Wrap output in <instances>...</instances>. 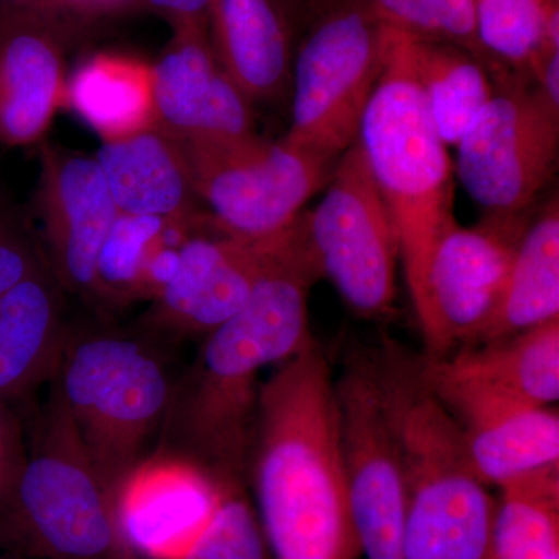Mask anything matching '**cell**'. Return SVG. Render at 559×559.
<instances>
[{
	"mask_svg": "<svg viewBox=\"0 0 559 559\" xmlns=\"http://www.w3.org/2000/svg\"><path fill=\"white\" fill-rule=\"evenodd\" d=\"M143 2L173 24L178 21L207 17L213 0H143Z\"/></svg>",
	"mask_w": 559,
	"mask_h": 559,
	"instance_id": "obj_34",
	"label": "cell"
},
{
	"mask_svg": "<svg viewBox=\"0 0 559 559\" xmlns=\"http://www.w3.org/2000/svg\"><path fill=\"white\" fill-rule=\"evenodd\" d=\"M533 209L455 223L437 242L417 314L430 359H444L479 340L498 308L514 253Z\"/></svg>",
	"mask_w": 559,
	"mask_h": 559,
	"instance_id": "obj_13",
	"label": "cell"
},
{
	"mask_svg": "<svg viewBox=\"0 0 559 559\" xmlns=\"http://www.w3.org/2000/svg\"><path fill=\"white\" fill-rule=\"evenodd\" d=\"M550 0H473L474 32L492 80L507 75L533 80L546 51L544 27Z\"/></svg>",
	"mask_w": 559,
	"mask_h": 559,
	"instance_id": "obj_28",
	"label": "cell"
},
{
	"mask_svg": "<svg viewBox=\"0 0 559 559\" xmlns=\"http://www.w3.org/2000/svg\"><path fill=\"white\" fill-rule=\"evenodd\" d=\"M325 194L305 212L322 277L362 319H382L396 299L400 237L358 140L334 165Z\"/></svg>",
	"mask_w": 559,
	"mask_h": 559,
	"instance_id": "obj_10",
	"label": "cell"
},
{
	"mask_svg": "<svg viewBox=\"0 0 559 559\" xmlns=\"http://www.w3.org/2000/svg\"><path fill=\"white\" fill-rule=\"evenodd\" d=\"M35 207L55 278L95 300L98 257L120 213L95 156L40 142Z\"/></svg>",
	"mask_w": 559,
	"mask_h": 559,
	"instance_id": "obj_15",
	"label": "cell"
},
{
	"mask_svg": "<svg viewBox=\"0 0 559 559\" xmlns=\"http://www.w3.org/2000/svg\"><path fill=\"white\" fill-rule=\"evenodd\" d=\"M205 216L207 212L175 219L119 213L98 257L95 300L114 307L153 301L154 274L162 253L189 240Z\"/></svg>",
	"mask_w": 559,
	"mask_h": 559,
	"instance_id": "obj_26",
	"label": "cell"
},
{
	"mask_svg": "<svg viewBox=\"0 0 559 559\" xmlns=\"http://www.w3.org/2000/svg\"><path fill=\"white\" fill-rule=\"evenodd\" d=\"M495 86L455 145V171L484 215H522L539 204L557 173L559 110L524 76H502Z\"/></svg>",
	"mask_w": 559,
	"mask_h": 559,
	"instance_id": "obj_9",
	"label": "cell"
},
{
	"mask_svg": "<svg viewBox=\"0 0 559 559\" xmlns=\"http://www.w3.org/2000/svg\"><path fill=\"white\" fill-rule=\"evenodd\" d=\"M305 210L274 237H237L216 227L209 212L180 248L179 263L146 312L145 326L170 336H205L248 304L261 280L307 241Z\"/></svg>",
	"mask_w": 559,
	"mask_h": 559,
	"instance_id": "obj_12",
	"label": "cell"
},
{
	"mask_svg": "<svg viewBox=\"0 0 559 559\" xmlns=\"http://www.w3.org/2000/svg\"><path fill=\"white\" fill-rule=\"evenodd\" d=\"M53 390L110 492L148 457L170 407L173 384L153 349L110 333L69 336Z\"/></svg>",
	"mask_w": 559,
	"mask_h": 559,
	"instance_id": "obj_5",
	"label": "cell"
},
{
	"mask_svg": "<svg viewBox=\"0 0 559 559\" xmlns=\"http://www.w3.org/2000/svg\"><path fill=\"white\" fill-rule=\"evenodd\" d=\"M28 455V441L11 400L0 396V521L9 513Z\"/></svg>",
	"mask_w": 559,
	"mask_h": 559,
	"instance_id": "obj_32",
	"label": "cell"
},
{
	"mask_svg": "<svg viewBox=\"0 0 559 559\" xmlns=\"http://www.w3.org/2000/svg\"><path fill=\"white\" fill-rule=\"evenodd\" d=\"M419 362L426 384L457 423L474 469L488 487L559 465L557 409L459 377L440 360Z\"/></svg>",
	"mask_w": 559,
	"mask_h": 559,
	"instance_id": "obj_14",
	"label": "cell"
},
{
	"mask_svg": "<svg viewBox=\"0 0 559 559\" xmlns=\"http://www.w3.org/2000/svg\"><path fill=\"white\" fill-rule=\"evenodd\" d=\"M437 360L459 377L551 406L559 399V319Z\"/></svg>",
	"mask_w": 559,
	"mask_h": 559,
	"instance_id": "obj_25",
	"label": "cell"
},
{
	"mask_svg": "<svg viewBox=\"0 0 559 559\" xmlns=\"http://www.w3.org/2000/svg\"><path fill=\"white\" fill-rule=\"evenodd\" d=\"M50 267L44 250L9 210L0 209V299Z\"/></svg>",
	"mask_w": 559,
	"mask_h": 559,
	"instance_id": "obj_31",
	"label": "cell"
},
{
	"mask_svg": "<svg viewBox=\"0 0 559 559\" xmlns=\"http://www.w3.org/2000/svg\"><path fill=\"white\" fill-rule=\"evenodd\" d=\"M170 25V40L151 62L157 127L175 139L255 134L253 103L221 68L207 17Z\"/></svg>",
	"mask_w": 559,
	"mask_h": 559,
	"instance_id": "obj_17",
	"label": "cell"
},
{
	"mask_svg": "<svg viewBox=\"0 0 559 559\" xmlns=\"http://www.w3.org/2000/svg\"><path fill=\"white\" fill-rule=\"evenodd\" d=\"M499 489L489 559H559V465Z\"/></svg>",
	"mask_w": 559,
	"mask_h": 559,
	"instance_id": "obj_27",
	"label": "cell"
},
{
	"mask_svg": "<svg viewBox=\"0 0 559 559\" xmlns=\"http://www.w3.org/2000/svg\"><path fill=\"white\" fill-rule=\"evenodd\" d=\"M280 10L288 17L289 24L293 25L294 32L299 33L301 17H304L305 9H307L310 0H275Z\"/></svg>",
	"mask_w": 559,
	"mask_h": 559,
	"instance_id": "obj_35",
	"label": "cell"
},
{
	"mask_svg": "<svg viewBox=\"0 0 559 559\" xmlns=\"http://www.w3.org/2000/svg\"><path fill=\"white\" fill-rule=\"evenodd\" d=\"M342 466L359 554L403 559L406 485L395 426L373 358L353 359L334 380Z\"/></svg>",
	"mask_w": 559,
	"mask_h": 559,
	"instance_id": "obj_11",
	"label": "cell"
},
{
	"mask_svg": "<svg viewBox=\"0 0 559 559\" xmlns=\"http://www.w3.org/2000/svg\"><path fill=\"white\" fill-rule=\"evenodd\" d=\"M61 289L46 267L0 299L2 399H20L53 377L69 337Z\"/></svg>",
	"mask_w": 559,
	"mask_h": 559,
	"instance_id": "obj_21",
	"label": "cell"
},
{
	"mask_svg": "<svg viewBox=\"0 0 559 559\" xmlns=\"http://www.w3.org/2000/svg\"><path fill=\"white\" fill-rule=\"evenodd\" d=\"M400 36L437 134L444 145H457L495 94L491 73L476 55L455 44Z\"/></svg>",
	"mask_w": 559,
	"mask_h": 559,
	"instance_id": "obj_24",
	"label": "cell"
},
{
	"mask_svg": "<svg viewBox=\"0 0 559 559\" xmlns=\"http://www.w3.org/2000/svg\"><path fill=\"white\" fill-rule=\"evenodd\" d=\"M248 476L272 559H358L334 378L316 342L261 384Z\"/></svg>",
	"mask_w": 559,
	"mask_h": 559,
	"instance_id": "obj_2",
	"label": "cell"
},
{
	"mask_svg": "<svg viewBox=\"0 0 559 559\" xmlns=\"http://www.w3.org/2000/svg\"><path fill=\"white\" fill-rule=\"evenodd\" d=\"M105 13L95 0H0V20L10 16H40L80 25Z\"/></svg>",
	"mask_w": 559,
	"mask_h": 559,
	"instance_id": "obj_33",
	"label": "cell"
},
{
	"mask_svg": "<svg viewBox=\"0 0 559 559\" xmlns=\"http://www.w3.org/2000/svg\"><path fill=\"white\" fill-rule=\"evenodd\" d=\"M94 156L120 213L175 219L205 212L179 143L159 127L102 143Z\"/></svg>",
	"mask_w": 559,
	"mask_h": 559,
	"instance_id": "obj_20",
	"label": "cell"
},
{
	"mask_svg": "<svg viewBox=\"0 0 559 559\" xmlns=\"http://www.w3.org/2000/svg\"><path fill=\"white\" fill-rule=\"evenodd\" d=\"M390 31L409 38L455 44L481 61L473 0H353ZM484 62V61H481Z\"/></svg>",
	"mask_w": 559,
	"mask_h": 559,
	"instance_id": "obj_29",
	"label": "cell"
},
{
	"mask_svg": "<svg viewBox=\"0 0 559 559\" xmlns=\"http://www.w3.org/2000/svg\"><path fill=\"white\" fill-rule=\"evenodd\" d=\"M207 22L221 68L253 105L289 98L297 35L275 0H213Z\"/></svg>",
	"mask_w": 559,
	"mask_h": 559,
	"instance_id": "obj_19",
	"label": "cell"
},
{
	"mask_svg": "<svg viewBox=\"0 0 559 559\" xmlns=\"http://www.w3.org/2000/svg\"><path fill=\"white\" fill-rule=\"evenodd\" d=\"M176 142L194 193L216 227L250 240L289 229L305 204L325 189L336 165L257 132L245 138Z\"/></svg>",
	"mask_w": 559,
	"mask_h": 559,
	"instance_id": "obj_8",
	"label": "cell"
},
{
	"mask_svg": "<svg viewBox=\"0 0 559 559\" xmlns=\"http://www.w3.org/2000/svg\"><path fill=\"white\" fill-rule=\"evenodd\" d=\"M393 32V31H392ZM358 143L400 237V255L417 310L437 242L457 223L448 146L437 134L400 33L371 95Z\"/></svg>",
	"mask_w": 559,
	"mask_h": 559,
	"instance_id": "obj_4",
	"label": "cell"
},
{
	"mask_svg": "<svg viewBox=\"0 0 559 559\" xmlns=\"http://www.w3.org/2000/svg\"><path fill=\"white\" fill-rule=\"evenodd\" d=\"M66 109L87 124L102 143L157 127L153 66L131 55L100 51L70 73Z\"/></svg>",
	"mask_w": 559,
	"mask_h": 559,
	"instance_id": "obj_22",
	"label": "cell"
},
{
	"mask_svg": "<svg viewBox=\"0 0 559 559\" xmlns=\"http://www.w3.org/2000/svg\"><path fill=\"white\" fill-rule=\"evenodd\" d=\"M371 358L403 460V559H488L496 499L457 423L426 384L418 358L390 341Z\"/></svg>",
	"mask_w": 559,
	"mask_h": 559,
	"instance_id": "obj_3",
	"label": "cell"
},
{
	"mask_svg": "<svg viewBox=\"0 0 559 559\" xmlns=\"http://www.w3.org/2000/svg\"><path fill=\"white\" fill-rule=\"evenodd\" d=\"M320 278L307 238L261 280L242 310L205 334L189 373L173 385L162 451L200 463L224 484L241 485L249 474L261 373L314 342L308 297Z\"/></svg>",
	"mask_w": 559,
	"mask_h": 559,
	"instance_id": "obj_1",
	"label": "cell"
},
{
	"mask_svg": "<svg viewBox=\"0 0 559 559\" xmlns=\"http://www.w3.org/2000/svg\"><path fill=\"white\" fill-rule=\"evenodd\" d=\"M183 559H272L259 514L241 485H227L207 527Z\"/></svg>",
	"mask_w": 559,
	"mask_h": 559,
	"instance_id": "obj_30",
	"label": "cell"
},
{
	"mask_svg": "<svg viewBox=\"0 0 559 559\" xmlns=\"http://www.w3.org/2000/svg\"><path fill=\"white\" fill-rule=\"evenodd\" d=\"M0 559H5V558L0 557Z\"/></svg>",
	"mask_w": 559,
	"mask_h": 559,
	"instance_id": "obj_37",
	"label": "cell"
},
{
	"mask_svg": "<svg viewBox=\"0 0 559 559\" xmlns=\"http://www.w3.org/2000/svg\"><path fill=\"white\" fill-rule=\"evenodd\" d=\"M489 559V558H488Z\"/></svg>",
	"mask_w": 559,
	"mask_h": 559,
	"instance_id": "obj_38",
	"label": "cell"
},
{
	"mask_svg": "<svg viewBox=\"0 0 559 559\" xmlns=\"http://www.w3.org/2000/svg\"><path fill=\"white\" fill-rule=\"evenodd\" d=\"M0 535L44 559H138L121 539L103 484L57 393L28 441V455Z\"/></svg>",
	"mask_w": 559,
	"mask_h": 559,
	"instance_id": "obj_7",
	"label": "cell"
},
{
	"mask_svg": "<svg viewBox=\"0 0 559 559\" xmlns=\"http://www.w3.org/2000/svg\"><path fill=\"white\" fill-rule=\"evenodd\" d=\"M555 319H559L557 194L533 209L498 308L474 345L511 336Z\"/></svg>",
	"mask_w": 559,
	"mask_h": 559,
	"instance_id": "obj_23",
	"label": "cell"
},
{
	"mask_svg": "<svg viewBox=\"0 0 559 559\" xmlns=\"http://www.w3.org/2000/svg\"><path fill=\"white\" fill-rule=\"evenodd\" d=\"M392 36L353 0H310L297 33L290 124L283 140L322 159L340 160L358 140Z\"/></svg>",
	"mask_w": 559,
	"mask_h": 559,
	"instance_id": "obj_6",
	"label": "cell"
},
{
	"mask_svg": "<svg viewBox=\"0 0 559 559\" xmlns=\"http://www.w3.org/2000/svg\"><path fill=\"white\" fill-rule=\"evenodd\" d=\"M95 2H97L98 5L102 7L103 11H106L109 9H116L117 5L127 2V0H95Z\"/></svg>",
	"mask_w": 559,
	"mask_h": 559,
	"instance_id": "obj_36",
	"label": "cell"
},
{
	"mask_svg": "<svg viewBox=\"0 0 559 559\" xmlns=\"http://www.w3.org/2000/svg\"><path fill=\"white\" fill-rule=\"evenodd\" d=\"M80 25L50 17L0 20V145L44 142L66 109L68 50Z\"/></svg>",
	"mask_w": 559,
	"mask_h": 559,
	"instance_id": "obj_18",
	"label": "cell"
},
{
	"mask_svg": "<svg viewBox=\"0 0 559 559\" xmlns=\"http://www.w3.org/2000/svg\"><path fill=\"white\" fill-rule=\"evenodd\" d=\"M227 485L193 460L154 452L114 492L121 539L138 559H183Z\"/></svg>",
	"mask_w": 559,
	"mask_h": 559,
	"instance_id": "obj_16",
	"label": "cell"
}]
</instances>
